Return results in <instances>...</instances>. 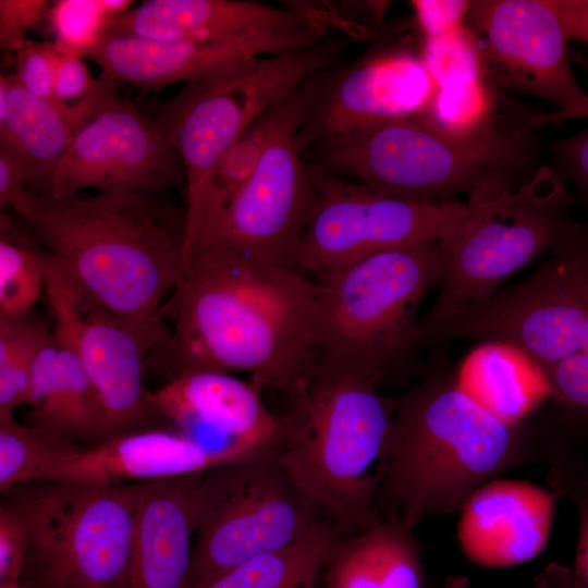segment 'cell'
Returning a JSON list of instances; mask_svg holds the SVG:
<instances>
[{
	"instance_id": "6",
	"label": "cell",
	"mask_w": 588,
	"mask_h": 588,
	"mask_svg": "<svg viewBox=\"0 0 588 588\" xmlns=\"http://www.w3.org/2000/svg\"><path fill=\"white\" fill-rule=\"evenodd\" d=\"M575 195L552 166L541 164L525 182L494 175L469 194L466 213L438 241L442 278L421 331L493 292L506 277L573 231Z\"/></svg>"
},
{
	"instance_id": "2",
	"label": "cell",
	"mask_w": 588,
	"mask_h": 588,
	"mask_svg": "<svg viewBox=\"0 0 588 588\" xmlns=\"http://www.w3.org/2000/svg\"><path fill=\"white\" fill-rule=\"evenodd\" d=\"M48 256L160 352L163 297L185 264L186 210L162 192L51 196L27 188L12 209Z\"/></svg>"
},
{
	"instance_id": "3",
	"label": "cell",
	"mask_w": 588,
	"mask_h": 588,
	"mask_svg": "<svg viewBox=\"0 0 588 588\" xmlns=\"http://www.w3.org/2000/svg\"><path fill=\"white\" fill-rule=\"evenodd\" d=\"M378 385L356 370L316 362L280 415V461L342 532L381 520L376 503L395 400Z\"/></svg>"
},
{
	"instance_id": "28",
	"label": "cell",
	"mask_w": 588,
	"mask_h": 588,
	"mask_svg": "<svg viewBox=\"0 0 588 588\" xmlns=\"http://www.w3.org/2000/svg\"><path fill=\"white\" fill-rule=\"evenodd\" d=\"M458 387L483 409L514 426L547 397H556L544 371L509 345L487 342L464 364Z\"/></svg>"
},
{
	"instance_id": "30",
	"label": "cell",
	"mask_w": 588,
	"mask_h": 588,
	"mask_svg": "<svg viewBox=\"0 0 588 588\" xmlns=\"http://www.w3.org/2000/svg\"><path fill=\"white\" fill-rule=\"evenodd\" d=\"M84 448L0 415V491L52 481Z\"/></svg>"
},
{
	"instance_id": "32",
	"label": "cell",
	"mask_w": 588,
	"mask_h": 588,
	"mask_svg": "<svg viewBox=\"0 0 588 588\" xmlns=\"http://www.w3.org/2000/svg\"><path fill=\"white\" fill-rule=\"evenodd\" d=\"M51 335L52 326L33 311L0 317V415L27 404L36 357Z\"/></svg>"
},
{
	"instance_id": "45",
	"label": "cell",
	"mask_w": 588,
	"mask_h": 588,
	"mask_svg": "<svg viewBox=\"0 0 588 588\" xmlns=\"http://www.w3.org/2000/svg\"><path fill=\"white\" fill-rule=\"evenodd\" d=\"M535 587L574 588L572 569L558 562H551L537 575Z\"/></svg>"
},
{
	"instance_id": "20",
	"label": "cell",
	"mask_w": 588,
	"mask_h": 588,
	"mask_svg": "<svg viewBox=\"0 0 588 588\" xmlns=\"http://www.w3.org/2000/svg\"><path fill=\"white\" fill-rule=\"evenodd\" d=\"M558 494L520 480L477 488L461 507L457 538L468 560L483 567L525 563L546 548Z\"/></svg>"
},
{
	"instance_id": "41",
	"label": "cell",
	"mask_w": 588,
	"mask_h": 588,
	"mask_svg": "<svg viewBox=\"0 0 588 588\" xmlns=\"http://www.w3.org/2000/svg\"><path fill=\"white\" fill-rule=\"evenodd\" d=\"M84 59L79 54L61 52L53 84L54 100L73 103L94 88L97 78L91 76Z\"/></svg>"
},
{
	"instance_id": "34",
	"label": "cell",
	"mask_w": 588,
	"mask_h": 588,
	"mask_svg": "<svg viewBox=\"0 0 588 588\" xmlns=\"http://www.w3.org/2000/svg\"><path fill=\"white\" fill-rule=\"evenodd\" d=\"M28 535L20 512L4 499L0 505V588H23Z\"/></svg>"
},
{
	"instance_id": "44",
	"label": "cell",
	"mask_w": 588,
	"mask_h": 588,
	"mask_svg": "<svg viewBox=\"0 0 588 588\" xmlns=\"http://www.w3.org/2000/svg\"><path fill=\"white\" fill-rule=\"evenodd\" d=\"M579 509V538L574 568L572 569L574 588H588V498L577 500Z\"/></svg>"
},
{
	"instance_id": "13",
	"label": "cell",
	"mask_w": 588,
	"mask_h": 588,
	"mask_svg": "<svg viewBox=\"0 0 588 588\" xmlns=\"http://www.w3.org/2000/svg\"><path fill=\"white\" fill-rule=\"evenodd\" d=\"M40 257L52 333L74 350L96 387L107 438L146 429L157 417L144 384L145 363L156 346L89 295L42 248Z\"/></svg>"
},
{
	"instance_id": "7",
	"label": "cell",
	"mask_w": 588,
	"mask_h": 588,
	"mask_svg": "<svg viewBox=\"0 0 588 588\" xmlns=\"http://www.w3.org/2000/svg\"><path fill=\"white\" fill-rule=\"evenodd\" d=\"M441 278L438 241H425L315 279L316 362L356 370L380 384L424 345L419 307Z\"/></svg>"
},
{
	"instance_id": "23",
	"label": "cell",
	"mask_w": 588,
	"mask_h": 588,
	"mask_svg": "<svg viewBox=\"0 0 588 588\" xmlns=\"http://www.w3.org/2000/svg\"><path fill=\"white\" fill-rule=\"evenodd\" d=\"M179 431L139 429L103 439L66 464L52 481L119 485L196 475L237 461Z\"/></svg>"
},
{
	"instance_id": "36",
	"label": "cell",
	"mask_w": 588,
	"mask_h": 588,
	"mask_svg": "<svg viewBox=\"0 0 588 588\" xmlns=\"http://www.w3.org/2000/svg\"><path fill=\"white\" fill-rule=\"evenodd\" d=\"M571 54L588 73V58L578 52ZM549 150L552 167L561 177L575 185L577 195L588 206V124L578 133L552 143Z\"/></svg>"
},
{
	"instance_id": "31",
	"label": "cell",
	"mask_w": 588,
	"mask_h": 588,
	"mask_svg": "<svg viewBox=\"0 0 588 588\" xmlns=\"http://www.w3.org/2000/svg\"><path fill=\"white\" fill-rule=\"evenodd\" d=\"M41 248L20 219L0 215V317L33 311L44 294Z\"/></svg>"
},
{
	"instance_id": "22",
	"label": "cell",
	"mask_w": 588,
	"mask_h": 588,
	"mask_svg": "<svg viewBox=\"0 0 588 588\" xmlns=\"http://www.w3.org/2000/svg\"><path fill=\"white\" fill-rule=\"evenodd\" d=\"M121 83L102 73L94 88L73 103L38 97L13 73L0 75V147L24 166L28 188L44 193L51 175L85 123L119 97Z\"/></svg>"
},
{
	"instance_id": "8",
	"label": "cell",
	"mask_w": 588,
	"mask_h": 588,
	"mask_svg": "<svg viewBox=\"0 0 588 588\" xmlns=\"http://www.w3.org/2000/svg\"><path fill=\"white\" fill-rule=\"evenodd\" d=\"M147 482L45 481L2 493L27 529L23 588H123Z\"/></svg>"
},
{
	"instance_id": "21",
	"label": "cell",
	"mask_w": 588,
	"mask_h": 588,
	"mask_svg": "<svg viewBox=\"0 0 588 588\" xmlns=\"http://www.w3.org/2000/svg\"><path fill=\"white\" fill-rule=\"evenodd\" d=\"M319 26L303 11L248 0H147L113 19L106 38L258 42Z\"/></svg>"
},
{
	"instance_id": "42",
	"label": "cell",
	"mask_w": 588,
	"mask_h": 588,
	"mask_svg": "<svg viewBox=\"0 0 588 588\" xmlns=\"http://www.w3.org/2000/svg\"><path fill=\"white\" fill-rule=\"evenodd\" d=\"M28 188V176L21 161L0 147V208L13 209Z\"/></svg>"
},
{
	"instance_id": "11",
	"label": "cell",
	"mask_w": 588,
	"mask_h": 588,
	"mask_svg": "<svg viewBox=\"0 0 588 588\" xmlns=\"http://www.w3.org/2000/svg\"><path fill=\"white\" fill-rule=\"evenodd\" d=\"M316 206L298 255V270L318 279L388 249L446 236L466 203H428L388 195L309 167Z\"/></svg>"
},
{
	"instance_id": "1",
	"label": "cell",
	"mask_w": 588,
	"mask_h": 588,
	"mask_svg": "<svg viewBox=\"0 0 588 588\" xmlns=\"http://www.w3.org/2000/svg\"><path fill=\"white\" fill-rule=\"evenodd\" d=\"M166 310L173 326L160 352L171 377L193 370L244 372L289 395L316 364L317 285L298 270L201 243L187 257Z\"/></svg>"
},
{
	"instance_id": "33",
	"label": "cell",
	"mask_w": 588,
	"mask_h": 588,
	"mask_svg": "<svg viewBox=\"0 0 588 588\" xmlns=\"http://www.w3.org/2000/svg\"><path fill=\"white\" fill-rule=\"evenodd\" d=\"M47 20L57 48L85 58L91 47L105 39L113 19L107 14L102 0H58L49 5Z\"/></svg>"
},
{
	"instance_id": "18",
	"label": "cell",
	"mask_w": 588,
	"mask_h": 588,
	"mask_svg": "<svg viewBox=\"0 0 588 588\" xmlns=\"http://www.w3.org/2000/svg\"><path fill=\"white\" fill-rule=\"evenodd\" d=\"M256 381L216 370L175 375L155 391L149 404L157 417L201 445L237 458L277 449L280 415L265 404Z\"/></svg>"
},
{
	"instance_id": "37",
	"label": "cell",
	"mask_w": 588,
	"mask_h": 588,
	"mask_svg": "<svg viewBox=\"0 0 588 588\" xmlns=\"http://www.w3.org/2000/svg\"><path fill=\"white\" fill-rule=\"evenodd\" d=\"M48 1L0 0V46L16 52L26 44V33L47 19Z\"/></svg>"
},
{
	"instance_id": "10",
	"label": "cell",
	"mask_w": 588,
	"mask_h": 588,
	"mask_svg": "<svg viewBox=\"0 0 588 588\" xmlns=\"http://www.w3.org/2000/svg\"><path fill=\"white\" fill-rule=\"evenodd\" d=\"M322 42L252 58L215 77L185 83L161 102L152 119L180 154L185 171V210L196 205L204 184L232 144L264 112L332 58Z\"/></svg>"
},
{
	"instance_id": "24",
	"label": "cell",
	"mask_w": 588,
	"mask_h": 588,
	"mask_svg": "<svg viewBox=\"0 0 588 588\" xmlns=\"http://www.w3.org/2000/svg\"><path fill=\"white\" fill-rule=\"evenodd\" d=\"M197 477L147 482L123 588H191Z\"/></svg>"
},
{
	"instance_id": "15",
	"label": "cell",
	"mask_w": 588,
	"mask_h": 588,
	"mask_svg": "<svg viewBox=\"0 0 588 588\" xmlns=\"http://www.w3.org/2000/svg\"><path fill=\"white\" fill-rule=\"evenodd\" d=\"M302 125L287 127L271 142L252 176L197 245L213 242L267 266L298 270L316 206L315 184L303 159L308 146Z\"/></svg>"
},
{
	"instance_id": "17",
	"label": "cell",
	"mask_w": 588,
	"mask_h": 588,
	"mask_svg": "<svg viewBox=\"0 0 588 588\" xmlns=\"http://www.w3.org/2000/svg\"><path fill=\"white\" fill-rule=\"evenodd\" d=\"M322 74L301 127L307 146L376 124L424 117L438 88L422 57L402 49L373 54L333 76Z\"/></svg>"
},
{
	"instance_id": "46",
	"label": "cell",
	"mask_w": 588,
	"mask_h": 588,
	"mask_svg": "<svg viewBox=\"0 0 588 588\" xmlns=\"http://www.w3.org/2000/svg\"><path fill=\"white\" fill-rule=\"evenodd\" d=\"M470 580L464 575L448 576L440 588H469Z\"/></svg>"
},
{
	"instance_id": "43",
	"label": "cell",
	"mask_w": 588,
	"mask_h": 588,
	"mask_svg": "<svg viewBox=\"0 0 588 588\" xmlns=\"http://www.w3.org/2000/svg\"><path fill=\"white\" fill-rule=\"evenodd\" d=\"M567 37L588 47V0H551Z\"/></svg>"
},
{
	"instance_id": "26",
	"label": "cell",
	"mask_w": 588,
	"mask_h": 588,
	"mask_svg": "<svg viewBox=\"0 0 588 588\" xmlns=\"http://www.w3.org/2000/svg\"><path fill=\"white\" fill-rule=\"evenodd\" d=\"M317 84L318 73L269 108L243 132L216 164L195 207L186 213L185 261L209 226L252 176L271 142L287 127L305 122Z\"/></svg>"
},
{
	"instance_id": "16",
	"label": "cell",
	"mask_w": 588,
	"mask_h": 588,
	"mask_svg": "<svg viewBox=\"0 0 588 588\" xmlns=\"http://www.w3.org/2000/svg\"><path fill=\"white\" fill-rule=\"evenodd\" d=\"M182 183L181 156L152 117L117 97L79 130L44 194L69 196L84 188L163 192Z\"/></svg>"
},
{
	"instance_id": "27",
	"label": "cell",
	"mask_w": 588,
	"mask_h": 588,
	"mask_svg": "<svg viewBox=\"0 0 588 588\" xmlns=\"http://www.w3.org/2000/svg\"><path fill=\"white\" fill-rule=\"evenodd\" d=\"M326 588H422L419 546L409 529L388 518L342 537L326 562Z\"/></svg>"
},
{
	"instance_id": "25",
	"label": "cell",
	"mask_w": 588,
	"mask_h": 588,
	"mask_svg": "<svg viewBox=\"0 0 588 588\" xmlns=\"http://www.w3.org/2000/svg\"><path fill=\"white\" fill-rule=\"evenodd\" d=\"M28 426L77 443L107 438L106 413L96 387L74 350L51 338L40 348L32 373Z\"/></svg>"
},
{
	"instance_id": "14",
	"label": "cell",
	"mask_w": 588,
	"mask_h": 588,
	"mask_svg": "<svg viewBox=\"0 0 588 588\" xmlns=\"http://www.w3.org/2000/svg\"><path fill=\"white\" fill-rule=\"evenodd\" d=\"M584 306L564 259L551 258L523 282L475 302L422 331L424 345L476 339L509 345L542 370L580 346Z\"/></svg>"
},
{
	"instance_id": "19",
	"label": "cell",
	"mask_w": 588,
	"mask_h": 588,
	"mask_svg": "<svg viewBox=\"0 0 588 588\" xmlns=\"http://www.w3.org/2000/svg\"><path fill=\"white\" fill-rule=\"evenodd\" d=\"M317 27L258 42L166 40L138 36L108 37L85 54L122 83L160 90L175 83L215 77L252 58L315 46Z\"/></svg>"
},
{
	"instance_id": "29",
	"label": "cell",
	"mask_w": 588,
	"mask_h": 588,
	"mask_svg": "<svg viewBox=\"0 0 588 588\" xmlns=\"http://www.w3.org/2000/svg\"><path fill=\"white\" fill-rule=\"evenodd\" d=\"M342 534L327 520L303 539L248 559L197 588H314Z\"/></svg>"
},
{
	"instance_id": "35",
	"label": "cell",
	"mask_w": 588,
	"mask_h": 588,
	"mask_svg": "<svg viewBox=\"0 0 588 588\" xmlns=\"http://www.w3.org/2000/svg\"><path fill=\"white\" fill-rule=\"evenodd\" d=\"M60 50L53 41H27L15 52L13 73L17 82L29 93L54 100L53 84Z\"/></svg>"
},
{
	"instance_id": "12",
	"label": "cell",
	"mask_w": 588,
	"mask_h": 588,
	"mask_svg": "<svg viewBox=\"0 0 588 588\" xmlns=\"http://www.w3.org/2000/svg\"><path fill=\"white\" fill-rule=\"evenodd\" d=\"M464 26L495 87L555 108L539 113L538 126L588 118V95L572 70L569 39L551 0L470 1Z\"/></svg>"
},
{
	"instance_id": "39",
	"label": "cell",
	"mask_w": 588,
	"mask_h": 588,
	"mask_svg": "<svg viewBox=\"0 0 588 588\" xmlns=\"http://www.w3.org/2000/svg\"><path fill=\"white\" fill-rule=\"evenodd\" d=\"M543 371L556 399L588 409V355L575 353Z\"/></svg>"
},
{
	"instance_id": "4",
	"label": "cell",
	"mask_w": 588,
	"mask_h": 588,
	"mask_svg": "<svg viewBox=\"0 0 588 588\" xmlns=\"http://www.w3.org/2000/svg\"><path fill=\"white\" fill-rule=\"evenodd\" d=\"M530 109L497 87L489 111L468 127L426 117L368 126L346 139L343 167L378 192L428 203L452 201L494 175L527 181L541 166L540 112Z\"/></svg>"
},
{
	"instance_id": "9",
	"label": "cell",
	"mask_w": 588,
	"mask_h": 588,
	"mask_svg": "<svg viewBox=\"0 0 588 588\" xmlns=\"http://www.w3.org/2000/svg\"><path fill=\"white\" fill-rule=\"evenodd\" d=\"M195 511L191 588L285 548L329 520L292 478L277 449L198 474Z\"/></svg>"
},
{
	"instance_id": "38",
	"label": "cell",
	"mask_w": 588,
	"mask_h": 588,
	"mask_svg": "<svg viewBox=\"0 0 588 588\" xmlns=\"http://www.w3.org/2000/svg\"><path fill=\"white\" fill-rule=\"evenodd\" d=\"M561 256L575 280L584 306V323L579 350L588 355V215L551 253Z\"/></svg>"
},
{
	"instance_id": "40",
	"label": "cell",
	"mask_w": 588,
	"mask_h": 588,
	"mask_svg": "<svg viewBox=\"0 0 588 588\" xmlns=\"http://www.w3.org/2000/svg\"><path fill=\"white\" fill-rule=\"evenodd\" d=\"M470 1H412L426 40L441 38L464 26Z\"/></svg>"
},
{
	"instance_id": "5",
	"label": "cell",
	"mask_w": 588,
	"mask_h": 588,
	"mask_svg": "<svg viewBox=\"0 0 588 588\" xmlns=\"http://www.w3.org/2000/svg\"><path fill=\"white\" fill-rule=\"evenodd\" d=\"M513 426L483 409L457 383L433 376L395 400L378 499L388 518L412 530L422 519L461 510L512 460Z\"/></svg>"
}]
</instances>
